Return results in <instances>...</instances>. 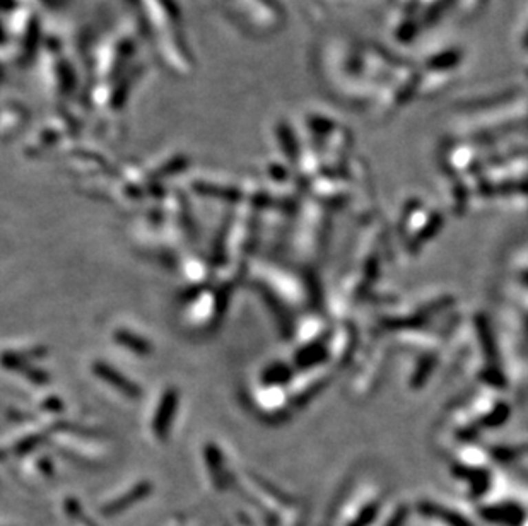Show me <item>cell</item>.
I'll use <instances>...</instances> for the list:
<instances>
[{
    "mask_svg": "<svg viewBox=\"0 0 528 526\" xmlns=\"http://www.w3.org/2000/svg\"><path fill=\"white\" fill-rule=\"evenodd\" d=\"M94 372H96L98 378H101L103 381H106L108 385H112L113 388L122 392L125 397L129 398H137L140 394L139 386L136 383H132L130 379H127L125 376H122L120 372H116L115 369L109 368L108 364H103V362H96L94 364Z\"/></svg>",
    "mask_w": 528,
    "mask_h": 526,
    "instance_id": "obj_1",
    "label": "cell"
},
{
    "mask_svg": "<svg viewBox=\"0 0 528 526\" xmlns=\"http://www.w3.org/2000/svg\"><path fill=\"white\" fill-rule=\"evenodd\" d=\"M176 401H178V398H176L175 390H168V392L165 393V397H162L159 410L158 414H156L154 424H152L158 438H165L166 432H168L169 424H171L173 419V412H175L176 408Z\"/></svg>",
    "mask_w": 528,
    "mask_h": 526,
    "instance_id": "obj_2",
    "label": "cell"
},
{
    "mask_svg": "<svg viewBox=\"0 0 528 526\" xmlns=\"http://www.w3.org/2000/svg\"><path fill=\"white\" fill-rule=\"evenodd\" d=\"M115 340L118 344H122V346H125L129 350L136 352V354L145 355L151 352V349H149V344L145 342V340L140 339V337L134 335V333L127 332V330H116Z\"/></svg>",
    "mask_w": 528,
    "mask_h": 526,
    "instance_id": "obj_3",
    "label": "cell"
}]
</instances>
